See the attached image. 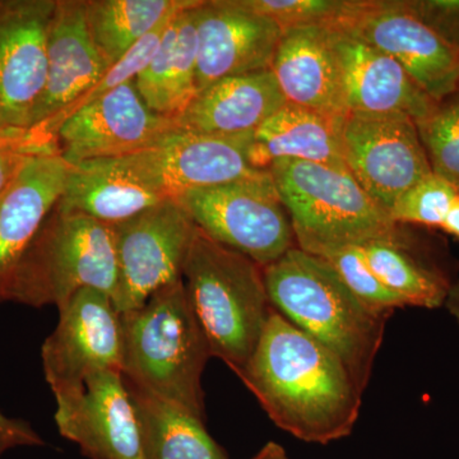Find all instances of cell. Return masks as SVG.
<instances>
[{"label":"cell","mask_w":459,"mask_h":459,"mask_svg":"<svg viewBox=\"0 0 459 459\" xmlns=\"http://www.w3.org/2000/svg\"><path fill=\"white\" fill-rule=\"evenodd\" d=\"M238 377L272 421L303 442L343 439L360 415L364 394L341 359L274 309Z\"/></svg>","instance_id":"6da1fadb"},{"label":"cell","mask_w":459,"mask_h":459,"mask_svg":"<svg viewBox=\"0 0 459 459\" xmlns=\"http://www.w3.org/2000/svg\"><path fill=\"white\" fill-rule=\"evenodd\" d=\"M263 277L272 307L340 358L364 394L391 316L370 309L325 259L298 247Z\"/></svg>","instance_id":"7a4b0ae2"},{"label":"cell","mask_w":459,"mask_h":459,"mask_svg":"<svg viewBox=\"0 0 459 459\" xmlns=\"http://www.w3.org/2000/svg\"><path fill=\"white\" fill-rule=\"evenodd\" d=\"M120 325L123 377L204 421L202 376L212 355L184 281L120 314Z\"/></svg>","instance_id":"3957f363"},{"label":"cell","mask_w":459,"mask_h":459,"mask_svg":"<svg viewBox=\"0 0 459 459\" xmlns=\"http://www.w3.org/2000/svg\"><path fill=\"white\" fill-rule=\"evenodd\" d=\"M183 281L211 355L240 376L273 310L263 268L197 229Z\"/></svg>","instance_id":"277c9868"},{"label":"cell","mask_w":459,"mask_h":459,"mask_svg":"<svg viewBox=\"0 0 459 459\" xmlns=\"http://www.w3.org/2000/svg\"><path fill=\"white\" fill-rule=\"evenodd\" d=\"M267 170L289 213L296 247L304 252L371 241L407 244L400 225L349 169L277 160Z\"/></svg>","instance_id":"5b68a950"},{"label":"cell","mask_w":459,"mask_h":459,"mask_svg":"<svg viewBox=\"0 0 459 459\" xmlns=\"http://www.w3.org/2000/svg\"><path fill=\"white\" fill-rule=\"evenodd\" d=\"M117 282L114 226L56 205L20 263L11 301L60 309L83 289L113 299Z\"/></svg>","instance_id":"8992f818"},{"label":"cell","mask_w":459,"mask_h":459,"mask_svg":"<svg viewBox=\"0 0 459 459\" xmlns=\"http://www.w3.org/2000/svg\"><path fill=\"white\" fill-rule=\"evenodd\" d=\"M174 199L208 238L262 268L296 247L289 213L268 170Z\"/></svg>","instance_id":"52a82bcc"},{"label":"cell","mask_w":459,"mask_h":459,"mask_svg":"<svg viewBox=\"0 0 459 459\" xmlns=\"http://www.w3.org/2000/svg\"><path fill=\"white\" fill-rule=\"evenodd\" d=\"M114 229L117 282L113 303L117 313L138 309L160 290L183 280L197 226L175 199L147 208Z\"/></svg>","instance_id":"ba28073f"},{"label":"cell","mask_w":459,"mask_h":459,"mask_svg":"<svg viewBox=\"0 0 459 459\" xmlns=\"http://www.w3.org/2000/svg\"><path fill=\"white\" fill-rule=\"evenodd\" d=\"M41 359L56 401L75 397L102 371H122V325L113 299L93 289L72 296L42 344Z\"/></svg>","instance_id":"9c48e42d"},{"label":"cell","mask_w":459,"mask_h":459,"mask_svg":"<svg viewBox=\"0 0 459 459\" xmlns=\"http://www.w3.org/2000/svg\"><path fill=\"white\" fill-rule=\"evenodd\" d=\"M344 162L377 204L391 212L415 184L433 174L415 120L398 113H347Z\"/></svg>","instance_id":"30bf717a"},{"label":"cell","mask_w":459,"mask_h":459,"mask_svg":"<svg viewBox=\"0 0 459 459\" xmlns=\"http://www.w3.org/2000/svg\"><path fill=\"white\" fill-rule=\"evenodd\" d=\"M334 27L394 57L434 101L459 89V51L409 11L403 0H360Z\"/></svg>","instance_id":"8fae6325"},{"label":"cell","mask_w":459,"mask_h":459,"mask_svg":"<svg viewBox=\"0 0 459 459\" xmlns=\"http://www.w3.org/2000/svg\"><path fill=\"white\" fill-rule=\"evenodd\" d=\"M253 133L202 134L178 129L155 146L124 159L150 188L174 199L189 190L211 188L267 171L250 164Z\"/></svg>","instance_id":"7c38bea8"},{"label":"cell","mask_w":459,"mask_h":459,"mask_svg":"<svg viewBox=\"0 0 459 459\" xmlns=\"http://www.w3.org/2000/svg\"><path fill=\"white\" fill-rule=\"evenodd\" d=\"M175 131L174 119L153 113L131 81L66 117L56 141L63 160L75 165L134 155Z\"/></svg>","instance_id":"4fadbf2b"},{"label":"cell","mask_w":459,"mask_h":459,"mask_svg":"<svg viewBox=\"0 0 459 459\" xmlns=\"http://www.w3.org/2000/svg\"><path fill=\"white\" fill-rule=\"evenodd\" d=\"M56 0H0V129L31 128L48 78Z\"/></svg>","instance_id":"5bb4252c"},{"label":"cell","mask_w":459,"mask_h":459,"mask_svg":"<svg viewBox=\"0 0 459 459\" xmlns=\"http://www.w3.org/2000/svg\"><path fill=\"white\" fill-rule=\"evenodd\" d=\"M197 31V90L217 81L271 69L282 29L240 0H210L193 8Z\"/></svg>","instance_id":"9a60e30c"},{"label":"cell","mask_w":459,"mask_h":459,"mask_svg":"<svg viewBox=\"0 0 459 459\" xmlns=\"http://www.w3.org/2000/svg\"><path fill=\"white\" fill-rule=\"evenodd\" d=\"M59 433L90 459H143L134 404L120 370L90 377L75 397L56 401Z\"/></svg>","instance_id":"2e32d148"},{"label":"cell","mask_w":459,"mask_h":459,"mask_svg":"<svg viewBox=\"0 0 459 459\" xmlns=\"http://www.w3.org/2000/svg\"><path fill=\"white\" fill-rule=\"evenodd\" d=\"M108 71L87 25L86 0H56L48 33L47 86L32 126L56 137L69 108Z\"/></svg>","instance_id":"e0dca14e"},{"label":"cell","mask_w":459,"mask_h":459,"mask_svg":"<svg viewBox=\"0 0 459 459\" xmlns=\"http://www.w3.org/2000/svg\"><path fill=\"white\" fill-rule=\"evenodd\" d=\"M331 29L347 113H398L418 123L433 111L437 101L394 57L337 27Z\"/></svg>","instance_id":"ac0fdd59"},{"label":"cell","mask_w":459,"mask_h":459,"mask_svg":"<svg viewBox=\"0 0 459 459\" xmlns=\"http://www.w3.org/2000/svg\"><path fill=\"white\" fill-rule=\"evenodd\" d=\"M68 169L59 152L35 157L0 195V304L11 301L20 263L62 197Z\"/></svg>","instance_id":"d6986e66"},{"label":"cell","mask_w":459,"mask_h":459,"mask_svg":"<svg viewBox=\"0 0 459 459\" xmlns=\"http://www.w3.org/2000/svg\"><path fill=\"white\" fill-rule=\"evenodd\" d=\"M271 71L286 102L334 117L347 114L331 27L282 30Z\"/></svg>","instance_id":"ffe728a7"},{"label":"cell","mask_w":459,"mask_h":459,"mask_svg":"<svg viewBox=\"0 0 459 459\" xmlns=\"http://www.w3.org/2000/svg\"><path fill=\"white\" fill-rule=\"evenodd\" d=\"M285 104L273 72L267 69L210 84L174 122L180 131L243 134L255 132Z\"/></svg>","instance_id":"44dd1931"},{"label":"cell","mask_w":459,"mask_h":459,"mask_svg":"<svg viewBox=\"0 0 459 459\" xmlns=\"http://www.w3.org/2000/svg\"><path fill=\"white\" fill-rule=\"evenodd\" d=\"M135 174L124 157L69 165L56 208L117 225L166 201Z\"/></svg>","instance_id":"7402d4cb"},{"label":"cell","mask_w":459,"mask_h":459,"mask_svg":"<svg viewBox=\"0 0 459 459\" xmlns=\"http://www.w3.org/2000/svg\"><path fill=\"white\" fill-rule=\"evenodd\" d=\"M344 117L286 102L253 133L250 164L267 170L277 160H296L347 168L341 140Z\"/></svg>","instance_id":"603a6c76"},{"label":"cell","mask_w":459,"mask_h":459,"mask_svg":"<svg viewBox=\"0 0 459 459\" xmlns=\"http://www.w3.org/2000/svg\"><path fill=\"white\" fill-rule=\"evenodd\" d=\"M199 0L175 14L152 60L134 83L153 113L177 117L198 93L197 31L193 8Z\"/></svg>","instance_id":"cb8c5ba5"},{"label":"cell","mask_w":459,"mask_h":459,"mask_svg":"<svg viewBox=\"0 0 459 459\" xmlns=\"http://www.w3.org/2000/svg\"><path fill=\"white\" fill-rule=\"evenodd\" d=\"M124 382L137 413L143 459H230L204 420L126 377Z\"/></svg>","instance_id":"d4e9b609"},{"label":"cell","mask_w":459,"mask_h":459,"mask_svg":"<svg viewBox=\"0 0 459 459\" xmlns=\"http://www.w3.org/2000/svg\"><path fill=\"white\" fill-rule=\"evenodd\" d=\"M197 0H86L87 25L108 68L160 23Z\"/></svg>","instance_id":"484cf974"},{"label":"cell","mask_w":459,"mask_h":459,"mask_svg":"<svg viewBox=\"0 0 459 459\" xmlns=\"http://www.w3.org/2000/svg\"><path fill=\"white\" fill-rule=\"evenodd\" d=\"M359 247L377 279L406 307L435 309L446 303L449 283L413 258L407 244L371 241Z\"/></svg>","instance_id":"4316f807"},{"label":"cell","mask_w":459,"mask_h":459,"mask_svg":"<svg viewBox=\"0 0 459 459\" xmlns=\"http://www.w3.org/2000/svg\"><path fill=\"white\" fill-rule=\"evenodd\" d=\"M431 170L459 192V89L416 123Z\"/></svg>","instance_id":"83f0119b"},{"label":"cell","mask_w":459,"mask_h":459,"mask_svg":"<svg viewBox=\"0 0 459 459\" xmlns=\"http://www.w3.org/2000/svg\"><path fill=\"white\" fill-rule=\"evenodd\" d=\"M313 255L325 259L356 298L377 313L391 316L397 307H406L371 271L359 246L323 247Z\"/></svg>","instance_id":"f1b7e54d"},{"label":"cell","mask_w":459,"mask_h":459,"mask_svg":"<svg viewBox=\"0 0 459 459\" xmlns=\"http://www.w3.org/2000/svg\"><path fill=\"white\" fill-rule=\"evenodd\" d=\"M360 0H240L244 7L271 18L282 30L340 25Z\"/></svg>","instance_id":"f546056e"},{"label":"cell","mask_w":459,"mask_h":459,"mask_svg":"<svg viewBox=\"0 0 459 459\" xmlns=\"http://www.w3.org/2000/svg\"><path fill=\"white\" fill-rule=\"evenodd\" d=\"M458 193L451 183L433 172L407 190L389 214L398 225L415 223L440 228Z\"/></svg>","instance_id":"4dcf8cb0"},{"label":"cell","mask_w":459,"mask_h":459,"mask_svg":"<svg viewBox=\"0 0 459 459\" xmlns=\"http://www.w3.org/2000/svg\"><path fill=\"white\" fill-rule=\"evenodd\" d=\"M56 152H59L56 137L40 126L0 129V195L31 160Z\"/></svg>","instance_id":"1f68e13d"},{"label":"cell","mask_w":459,"mask_h":459,"mask_svg":"<svg viewBox=\"0 0 459 459\" xmlns=\"http://www.w3.org/2000/svg\"><path fill=\"white\" fill-rule=\"evenodd\" d=\"M425 25L459 51V0H403Z\"/></svg>","instance_id":"d6a6232c"},{"label":"cell","mask_w":459,"mask_h":459,"mask_svg":"<svg viewBox=\"0 0 459 459\" xmlns=\"http://www.w3.org/2000/svg\"><path fill=\"white\" fill-rule=\"evenodd\" d=\"M25 446H44V442L27 422L9 419L0 412V455L9 449Z\"/></svg>","instance_id":"836d02e7"},{"label":"cell","mask_w":459,"mask_h":459,"mask_svg":"<svg viewBox=\"0 0 459 459\" xmlns=\"http://www.w3.org/2000/svg\"><path fill=\"white\" fill-rule=\"evenodd\" d=\"M440 229L444 230L446 234H451L453 237L459 238V193L453 201L449 212L446 214Z\"/></svg>","instance_id":"e575fe53"},{"label":"cell","mask_w":459,"mask_h":459,"mask_svg":"<svg viewBox=\"0 0 459 459\" xmlns=\"http://www.w3.org/2000/svg\"><path fill=\"white\" fill-rule=\"evenodd\" d=\"M250 459H290L285 449L279 443L270 442Z\"/></svg>","instance_id":"d590c367"},{"label":"cell","mask_w":459,"mask_h":459,"mask_svg":"<svg viewBox=\"0 0 459 459\" xmlns=\"http://www.w3.org/2000/svg\"><path fill=\"white\" fill-rule=\"evenodd\" d=\"M444 305H446V309L455 316L459 325V279L455 283H452V285H449L448 295H446Z\"/></svg>","instance_id":"8d00e7d4"}]
</instances>
